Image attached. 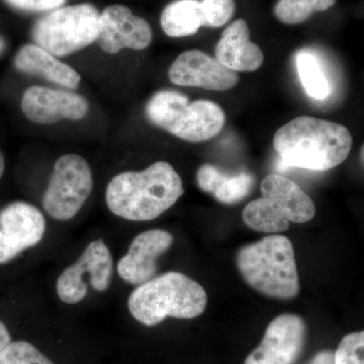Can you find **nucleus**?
Returning <instances> with one entry per match:
<instances>
[{"instance_id": "nucleus-2", "label": "nucleus", "mask_w": 364, "mask_h": 364, "mask_svg": "<svg viewBox=\"0 0 364 364\" xmlns=\"http://www.w3.org/2000/svg\"><path fill=\"white\" fill-rule=\"evenodd\" d=\"M353 139L346 127L301 116L280 127L273 138V147L282 161L291 167L327 171L348 158Z\"/></svg>"}, {"instance_id": "nucleus-14", "label": "nucleus", "mask_w": 364, "mask_h": 364, "mask_svg": "<svg viewBox=\"0 0 364 364\" xmlns=\"http://www.w3.org/2000/svg\"><path fill=\"white\" fill-rule=\"evenodd\" d=\"M174 238L165 230L143 232L132 241L128 252L117 262L119 277L133 286H140L156 274L157 260L167 252Z\"/></svg>"}, {"instance_id": "nucleus-19", "label": "nucleus", "mask_w": 364, "mask_h": 364, "mask_svg": "<svg viewBox=\"0 0 364 364\" xmlns=\"http://www.w3.org/2000/svg\"><path fill=\"white\" fill-rule=\"evenodd\" d=\"M160 23L163 32L171 38L196 35L205 26L198 0H174L163 9Z\"/></svg>"}, {"instance_id": "nucleus-21", "label": "nucleus", "mask_w": 364, "mask_h": 364, "mask_svg": "<svg viewBox=\"0 0 364 364\" xmlns=\"http://www.w3.org/2000/svg\"><path fill=\"white\" fill-rule=\"evenodd\" d=\"M336 0H277L273 13L286 25L305 23L314 14L328 11Z\"/></svg>"}, {"instance_id": "nucleus-24", "label": "nucleus", "mask_w": 364, "mask_h": 364, "mask_svg": "<svg viewBox=\"0 0 364 364\" xmlns=\"http://www.w3.org/2000/svg\"><path fill=\"white\" fill-rule=\"evenodd\" d=\"M203 18L205 26L221 28L233 18L236 4L234 0H202Z\"/></svg>"}, {"instance_id": "nucleus-27", "label": "nucleus", "mask_w": 364, "mask_h": 364, "mask_svg": "<svg viewBox=\"0 0 364 364\" xmlns=\"http://www.w3.org/2000/svg\"><path fill=\"white\" fill-rule=\"evenodd\" d=\"M308 364H334V352L330 350L318 352Z\"/></svg>"}, {"instance_id": "nucleus-16", "label": "nucleus", "mask_w": 364, "mask_h": 364, "mask_svg": "<svg viewBox=\"0 0 364 364\" xmlns=\"http://www.w3.org/2000/svg\"><path fill=\"white\" fill-rule=\"evenodd\" d=\"M0 231L21 253L44 238L46 220L39 208L26 202L9 203L0 210Z\"/></svg>"}, {"instance_id": "nucleus-23", "label": "nucleus", "mask_w": 364, "mask_h": 364, "mask_svg": "<svg viewBox=\"0 0 364 364\" xmlns=\"http://www.w3.org/2000/svg\"><path fill=\"white\" fill-rule=\"evenodd\" d=\"M364 332L346 335L334 353V364H364Z\"/></svg>"}, {"instance_id": "nucleus-11", "label": "nucleus", "mask_w": 364, "mask_h": 364, "mask_svg": "<svg viewBox=\"0 0 364 364\" xmlns=\"http://www.w3.org/2000/svg\"><path fill=\"white\" fill-rule=\"evenodd\" d=\"M153 41V31L147 21L135 16L128 6L114 4L105 7L100 14L97 44L107 54L122 50L142 51Z\"/></svg>"}, {"instance_id": "nucleus-18", "label": "nucleus", "mask_w": 364, "mask_h": 364, "mask_svg": "<svg viewBox=\"0 0 364 364\" xmlns=\"http://www.w3.org/2000/svg\"><path fill=\"white\" fill-rule=\"evenodd\" d=\"M198 188L223 205H235L250 195L255 179L249 172L227 173L213 164H203L196 172Z\"/></svg>"}, {"instance_id": "nucleus-12", "label": "nucleus", "mask_w": 364, "mask_h": 364, "mask_svg": "<svg viewBox=\"0 0 364 364\" xmlns=\"http://www.w3.org/2000/svg\"><path fill=\"white\" fill-rule=\"evenodd\" d=\"M21 111L33 123L52 124L63 119H85L90 112V102L72 91L33 85L23 93Z\"/></svg>"}, {"instance_id": "nucleus-7", "label": "nucleus", "mask_w": 364, "mask_h": 364, "mask_svg": "<svg viewBox=\"0 0 364 364\" xmlns=\"http://www.w3.org/2000/svg\"><path fill=\"white\" fill-rule=\"evenodd\" d=\"M100 14L90 4L61 6L49 11L33 26V44L57 58L81 51L97 42Z\"/></svg>"}, {"instance_id": "nucleus-22", "label": "nucleus", "mask_w": 364, "mask_h": 364, "mask_svg": "<svg viewBox=\"0 0 364 364\" xmlns=\"http://www.w3.org/2000/svg\"><path fill=\"white\" fill-rule=\"evenodd\" d=\"M0 364H55L28 341H11L0 353Z\"/></svg>"}, {"instance_id": "nucleus-6", "label": "nucleus", "mask_w": 364, "mask_h": 364, "mask_svg": "<svg viewBox=\"0 0 364 364\" xmlns=\"http://www.w3.org/2000/svg\"><path fill=\"white\" fill-rule=\"evenodd\" d=\"M262 196L244 208L243 221L250 229L261 233L277 234L287 231L289 223L310 222L316 207L296 182L279 174H269L261 183Z\"/></svg>"}, {"instance_id": "nucleus-28", "label": "nucleus", "mask_w": 364, "mask_h": 364, "mask_svg": "<svg viewBox=\"0 0 364 364\" xmlns=\"http://www.w3.org/2000/svg\"><path fill=\"white\" fill-rule=\"evenodd\" d=\"M11 334H9V330H7L6 326L4 325V323L0 320V353H1L2 350L11 343Z\"/></svg>"}, {"instance_id": "nucleus-13", "label": "nucleus", "mask_w": 364, "mask_h": 364, "mask_svg": "<svg viewBox=\"0 0 364 364\" xmlns=\"http://www.w3.org/2000/svg\"><path fill=\"white\" fill-rule=\"evenodd\" d=\"M168 76L176 85L214 91L232 90L240 80L237 72L198 50L179 55L170 66Z\"/></svg>"}, {"instance_id": "nucleus-8", "label": "nucleus", "mask_w": 364, "mask_h": 364, "mask_svg": "<svg viewBox=\"0 0 364 364\" xmlns=\"http://www.w3.org/2000/svg\"><path fill=\"white\" fill-rule=\"evenodd\" d=\"M93 188L92 171L85 158L65 154L54 165L43 207L57 221H69L80 212Z\"/></svg>"}, {"instance_id": "nucleus-10", "label": "nucleus", "mask_w": 364, "mask_h": 364, "mask_svg": "<svg viewBox=\"0 0 364 364\" xmlns=\"http://www.w3.org/2000/svg\"><path fill=\"white\" fill-rule=\"evenodd\" d=\"M306 331V322L299 315L277 316L244 364H294L305 347Z\"/></svg>"}, {"instance_id": "nucleus-31", "label": "nucleus", "mask_w": 364, "mask_h": 364, "mask_svg": "<svg viewBox=\"0 0 364 364\" xmlns=\"http://www.w3.org/2000/svg\"><path fill=\"white\" fill-rule=\"evenodd\" d=\"M361 163L363 164V148H361Z\"/></svg>"}, {"instance_id": "nucleus-25", "label": "nucleus", "mask_w": 364, "mask_h": 364, "mask_svg": "<svg viewBox=\"0 0 364 364\" xmlns=\"http://www.w3.org/2000/svg\"><path fill=\"white\" fill-rule=\"evenodd\" d=\"M16 11L23 13H49L66 4V0H4Z\"/></svg>"}, {"instance_id": "nucleus-4", "label": "nucleus", "mask_w": 364, "mask_h": 364, "mask_svg": "<svg viewBox=\"0 0 364 364\" xmlns=\"http://www.w3.org/2000/svg\"><path fill=\"white\" fill-rule=\"evenodd\" d=\"M237 267L248 286L269 298L293 299L299 293L293 243L282 235H269L237 253Z\"/></svg>"}, {"instance_id": "nucleus-9", "label": "nucleus", "mask_w": 364, "mask_h": 364, "mask_svg": "<svg viewBox=\"0 0 364 364\" xmlns=\"http://www.w3.org/2000/svg\"><path fill=\"white\" fill-rule=\"evenodd\" d=\"M112 273L114 259L111 250L102 239H97L90 242L78 260L59 275L57 294L63 303L75 305L87 296L85 274H88L91 287L98 293H104L111 286Z\"/></svg>"}, {"instance_id": "nucleus-20", "label": "nucleus", "mask_w": 364, "mask_h": 364, "mask_svg": "<svg viewBox=\"0 0 364 364\" xmlns=\"http://www.w3.org/2000/svg\"><path fill=\"white\" fill-rule=\"evenodd\" d=\"M296 63L301 85L309 97L317 100H324L329 97L331 92L329 80L316 55L306 51L299 52Z\"/></svg>"}, {"instance_id": "nucleus-17", "label": "nucleus", "mask_w": 364, "mask_h": 364, "mask_svg": "<svg viewBox=\"0 0 364 364\" xmlns=\"http://www.w3.org/2000/svg\"><path fill=\"white\" fill-rule=\"evenodd\" d=\"M14 66L28 75L40 76L49 82L70 90H75L81 82L80 74L75 69L35 44H26L21 48L14 58Z\"/></svg>"}, {"instance_id": "nucleus-30", "label": "nucleus", "mask_w": 364, "mask_h": 364, "mask_svg": "<svg viewBox=\"0 0 364 364\" xmlns=\"http://www.w3.org/2000/svg\"><path fill=\"white\" fill-rule=\"evenodd\" d=\"M4 49H6V42L0 37V54L4 51Z\"/></svg>"}, {"instance_id": "nucleus-15", "label": "nucleus", "mask_w": 364, "mask_h": 364, "mask_svg": "<svg viewBox=\"0 0 364 364\" xmlns=\"http://www.w3.org/2000/svg\"><path fill=\"white\" fill-rule=\"evenodd\" d=\"M215 59L235 72H253L264 62L262 50L250 40L245 21L236 20L225 28L215 46Z\"/></svg>"}, {"instance_id": "nucleus-3", "label": "nucleus", "mask_w": 364, "mask_h": 364, "mask_svg": "<svg viewBox=\"0 0 364 364\" xmlns=\"http://www.w3.org/2000/svg\"><path fill=\"white\" fill-rule=\"evenodd\" d=\"M207 291L181 272H169L138 286L131 294L128 308L141 324L153 327L165 318H193L207 308Z\"/></svg>"}, {"instance_id": "nucleus-29", "label": "nucleus", "mask_w": 364, "mask_h": 364, "mask_svg": "<svg viewBox=\"0 0 364 364\" xmlns=\"http://www.w3.org/2000/svg\"><path fill=\"white\" fill-rule=\"evenodd\" d=\"M4 169H6V161H4V156L0 151V179L2 178V176L4 173Z\"/></svg>"}, {"instance_id": "nucleus-1", "label": "nucleus", "mask_w": 364, "mask_h": 364, "mask_svg": "<svg viewBox=\"0 0 364 364\" xmlns=\"http://www.w3.org/2000/svg\"><path fill=\"white\" fill-rule=\"evenodd\" d=\"M181 176L171 164L157 161L143 171H124L112 177L105 203L112 214L134 222L156 219L183 196Z\"/></svg>"}, {"instance_id": "nucleus-26", "label": "nucleus", "mask_w": 364, "mask_h": 364, "mask_svg": "<svg viewBox=\"0 0 364 364\" xmlns=\"http://www.w3.org/2000/svg\"><path fill=\"white\" fill-rule=\"evenodd\" d=\"M21 252L11 242L7 240L6 237L0 231V265L6 264L9 261L18 257Z\"/></svg>"}, {"instance_id": "nucleus-5", "label": "nucleus", "mask_w": 364, "mask_h": 364, "mask_svg": "<svg viewBox=\"0 0 364 364\" xmlns=\"http://www.w3.org/2000/svg\"><path fill=\"white\" fill-rule=\"evenodd\" d=\"M145 114L151 124L191 143L215 138L226 123L224 109L217 102L208 100L191 102L176 90L157 91L148 100Z\"/></svg>"}]
</instances>
